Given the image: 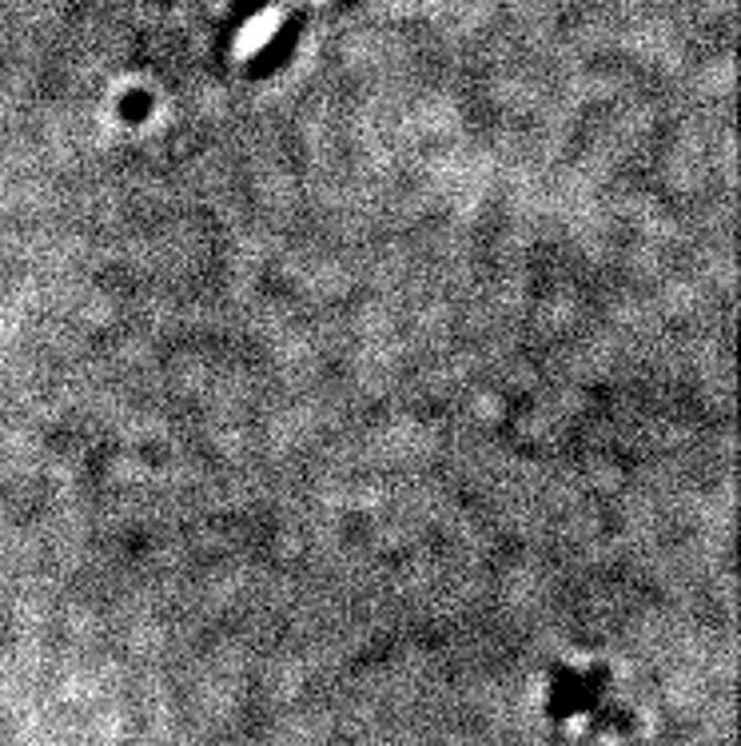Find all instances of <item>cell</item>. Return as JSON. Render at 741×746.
Wrapping results in <instances>:
<instances>
[{"instance_id": "obj_1", "label": "cell", "mask_w": 741, "mask_h": 746, "mask_svg": "<svg viewBox=\"0 0 741 746\" xmlns=\"http://www.w3.org/2000/svg\"><path fill=\"white\" fill-rule=\"evenodd\" d=\"M295 0H236L220 32V53L231 64H268Z\"/></svg>"}]
</instances>
